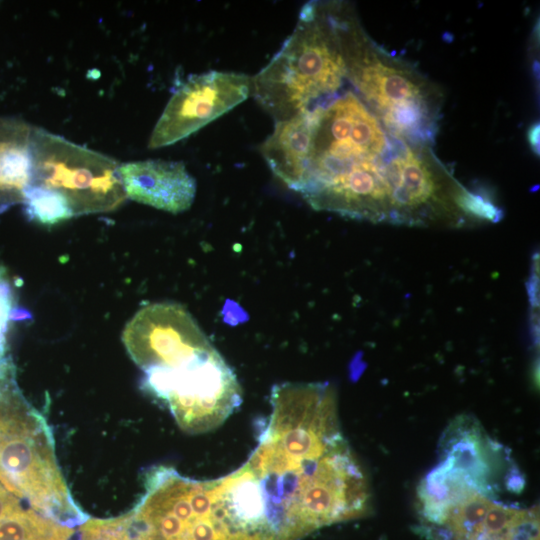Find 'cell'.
I'll use <instances>...</instances> for the list:
<instances>
[{"label": "cell", "mask_w": 540, "mask_h": 540, "mask_svg": "<svg viewBox=\"0 0 540 540\" xmlns=\"http://www.w3.org/2000/svg\"><path fill=\"white\" fill-rule=\"evenodd\" d=\"M250 456L245 464L295 540L368 511L367 478L339 422L321 409L273 406Z\"/></svg>", "instance_id": "obj_1"}, {"label": "cell", "mask_w": 540, "mask_h": 540, "mask_svg": "<svg viewBox=\"0 0 540 540\" xmlns=\"http://www.w3.org/2000/svg\"><path fill=\"white\" fill-rule=\"evenodd\" d=\"M408 183L402 137L353 91L312 109V134L293 188L315 210L396 225Z\"/></svg>", "instance_id": "obj_2"}, {"label": "cell", "mask_w": 540, "mask_h": 540, "mask_svg": "<svg viewBox=\"0 0 540 540\" xmlns=\"http://www.w3.org/2000/svg\"><path fill=\"white\" fill-rule=\"evenodd\" d=\"M330 10L355 93L390 132L432 146L443 102L439 87L375 43L350 4L330 2Z\"/></svg>", "instance_id": "obj_3"}, {"label": "cell", "mask_w": 540, "mask_h": 540, "mask_svg": "<svg viewBox=\"0 0 540 540\" xmlns=\"http://www.w3.org/2000/svg\"><path fill=\"white\" fill-rule=\"evenodd\" d=\"M346 64L330 3H306L279 51L252 78V94L276 120L312 110L340 93Z\"/></svg>", "instance_id": "obj_4"}, {"label": "cell", "mask_w": 540, "mask_h": 540, "mask_svg": "<svg viewBox=\"0 0 540 540\" xmlns=\"http://www.w3.org/2000/svg\"><path fill=\"white\" fill-rule=\"evenodd\" d=\"M0 483L61 525L75 528L88 519L61 474L50 427L23 398L13 374L0 377Z\"/></svg>", "instance_id": "obj_5"}, {"label": "cell", "mask_w": 540, "mask_h": 540, "mask_svg": "<svg viewBox=\"0 0 540 540\" xmlns=\"http://www.w3.org/2000/svg\"><path fill=\"white\" fill-rule=\"evenodd\" d=\"M118 163L62 136L33 127L31 181L60 194L74 216L107 213L126 199Z\"/></svg>", "instance_id": "obj_6"}, {"label": "cell", "mask_w": 540, "mask_h": 540, "mask_svg": "<svg viewBox=\"0 0 540 540\" xmlns=\"http://www.w3.org/2000/svg\"><path fill=\"white\" fill-rule=\"evenodd\" d=\"M144 487L129 511L144 540H228L215 479L196 480L159 465L145 473Z\"/></svg>", "instance_id": "obj_7"}, {"label": "cell", "mask_w": 540, "mask_h": 540, "mask_svg": "<svg viewBox=\"0 0 540 540\" xmlns=\"http://www.w3.org/2000/svg\"><path fill=\"white\" fill-rule=\"evenodd\" d=\"M122 340L144 373L163 376L191 369L215 349L186 308L172 302L152 303L137 311Z\"/></svg>", "instance_id": "obj_8"}, {"label": "cell", "mask_w": 540, "mask_h": 540, "mask_svg": "<svg viewBox=\"0 0 540 540\" xmlns=\"http://www.w3.org/2000/svg\"><path fill=\"white\" fill-rule=\"evenodd\" d=\"M183 431L200 434L220 426L241 404L238 379L214 349L193 368L167 378L154 396Z\"/></svg>", "instance_id": "obj_9"}, {"label": "cell", "mask_w": 540, "mask_h": 540, "mask_svg": "<svg viewBox=\"0 0 540 540\" xmlns=\"http://www.w3.org/2000/svg\"><path fill=\"white\" fill-rule=\"evenodd\" d=\"M252 93V78L211 70L190 75L173 92L158 119L148 147L172 145L197 132L246 100Z\"/></svg>", "instance_id": "obj_10"}, {"label": "cell", "mask_w": 540, "mask_h": 540, "mask_svg": "<svg viewBox=\"0 0 540 540\" xmlns=\"http://www.w3.org/2000/svg\"><path fill=\"white\" fill-rule=\"evenodd\" d=\"M126 197L170 213L189 209L196 194L195 179L182 162L143 160L119 165Z\"/></svg>", "instance_id": "obj_11"}, {"label": "cell", "mask_w": 540, "mask_h": 540, "mask_svg": "<svg viewBox=\"0 0 540 540\" xmlns=\"http://www.w3.org/2000/svg\"><path fill=\"white\" fill-rule=\"evenodd\" d=\"M312 134V110L276 121L261 153L272 173L288 188L297 184L307 157Z\"/></svg>", "instance_id": "obj_12"}, {"label": "cell", "mask_w": 540, "mask_h": 540, "mask_svg": "<svg viewBox=\"0 0 540 540\" xmlns=\"http://www.w3.org/2000/svg\"><path fill=\"white\" fill-rule=\"evenodd\" d=\"M33 127L21 119L0 117V204L23 202L31 181Z\"/></svg>", "instance_id": "obj_13"}, {"label": "cell", "mask_w": 540, "mask_h": 540, "mask_svg": "<svg viewBox=\"0 0 540 540\" xmlns=\"http://www.w3.org/2000/svg\"><path fill=\"white\" fill-rule=\"evenodd\" d=\"M491 503L485 494L474 492L452 507L445 523L455 540H473L479 534Z\"/></svg>", "instance_id": "obj_14"}, {"label": "cell", "mask_w": 540, "mask_h": 540, "mask_svg": "<svg viewBox=\"0 0 540 540\" xmlns=\"http://www.w3.org/2000/svg\"><path fill=\"white\" fill-rule=\"evenodd\" d=\"M23 203L28 217L44 225H54L74 217L60 194L40 186L29 184L23 193Z\"/></svg>", "instance_id": "obj_15"}, {"label": "cell", "mask_w": 540, "mask_h": 540, "mask_svg": "<svg viewBox=\"0 0 540 540\" xmlns=\"http://www.w3.org/2000/svg\"><path fill=\"white\" fill-rule=\"evenodd\" d=\"M527 137L533 152L539 155V123H534L529 127Z\"/></svg>", "instance_id": "obj_16"}]
</instances>
